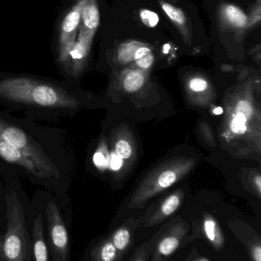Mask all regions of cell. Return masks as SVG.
<instances>
[{
    "instance_id": "1",
    "label": "cell",
    "mask_w": 261,
    "mask_h": 261,
    "mask_svg": "<svg viewBox=\"0 0 261 261\" xmlns=\"http://www.w3.org/2000/svg\"><path fill=\"white\" fill-rule=\"evenodd\" d=\"M72 84L29 73L0 72V105L42 119L72 117L84 107Z\"/></svg>"
},
{
    "instance_id": "2",
    "label": "cell",
    "mask_w": 261,
    "mask_h": 261,
    "mask_svg": "<svg viewBox=\"0 0 261 261\" xmlns=\"http://www.w3.org/2000/svg\"><path fill=\"white\" fill-rule=\"evenodd\" d=\"M0 111V138L30 158L52 181L55 190L68 182V173L57 162L56 149L47 132Z\"/></svg>"
},
{
    "instance_id": "3",
    "label": "cell",
    "mask_w": 261,
    "mask_h": 261,
    "mask_svg": "<svg viewBox=\"0 0 261 261\" xmlns=\"http://www.w3.org/2000/svg\"><path fill=\"white\" fill-rule=\"evenodd\" d=\"M89 0H64L53 29L52 50L59 73L68 83L70 53L75 46L83 9Z\"/></svg>"
},
{
    "instance_id": "4",
    "label": "cell",
    "mask_w": 261,
    "mask_h": 261,
    "mask_svg": "<svg viewBox=\"0 0 261 261\" xmlns=\"http://www.w3.org/2000/svg\"><path fill=\"white\" fill-rule=\"evenodd\" d=\"M7 229L0 236V261H29L31 242L22 205L16 193L6 194Z\"/></svg>"
},
{
    "instance_id": "5",
    "label": "cell",
    "mask_w": 261,
    "mask_h": 261,
    "mask_svg": "<svg viewBox=\"0 0 261 261\" xmlns=\"http://www.w3.org/2000/svg\"><path fill=\"white\" fill-rule=\"evenodd\" d=\"M196 162L193 158H175L156 167L140 182L129 203V208H142L149 199L183 178Z\"/></svg>"
},
{
    "instance_id": "6",
    "label": "cell",
    "mask_w": 261,
    "mask_h": 261,
    "mask_svg": "<svg viewBox=\"0 0 261 261\" xmlns=\"http://www.w3.org/2000/svg\"><path fill=\"white\" fill-rule=\"evenodd\" d=\"M49 245L54 261H68L70 256L69 236L65 224L56 204L48 203L46 207Z\"/></svg>"
},
{
    "instance_id": "7",
    "label": "cell",
    "mask_w": 261,
    "mask_h": 261,
    "mask_svg": "<svg viewBox=\"0 0 261 261\" xmlns=\"http://www.w3.org/2000/svg\"><path fill=\"white\" fill-rule=\"evenodd\" d=\"M188 231V225L184 222L172 226L156 243L153 261H165L173 255L186 237Z\"/></svg>"
},
{
    "instance_id": "8",
    "label": "cell",
    "mask_w": 261,
    "mask_h": 261,
    "mask_svg": "<svg viewBox=\"0 0 261 261\" xmlns=\"http://www.w3.org/2000/svg\"><path fill=\"white\" fill-rule=\"evenodd\" d=\"M196 237L204 239L216 251H220L225 246V239L219 222L212 216L205 215L200 225L195 228Z\"/></svg>"
},
{
    "instance_id": "9",
    "label": "cell",
    "mask_w": 261,
    "mask_h": 261,
    "mask_svg": "<svg viewBox=\"0 0 261 261\" xmlns=\"http://www.w3.org/2000/svg\"><path fill=\"white\" fill-rule=\"evenodd\" d=\"M236 237L246 246L252 261H261V239L257 231L246 225H230Z\"/></svg>"
},
{
    "instance_id": "10",
    "label": "cell",
    "mask_w": 261,
    "mask_h": 261,
    "mask_svg": "<svg viewBox=\"0 0 261 261\" xmlns=\"http://www.w3.org/2000/svg\"><path fill=\"white\" fill-rule=\"evenodd\" d=\"M220 18L225 27L231 29H245L248 27V20L246 14L238 6L225 4L220 9Z\"/></svg>"
},
{
    "instance_id": "11",
    "label": "cell",
    "mask_w": 261,
    "mask_h": 261,
    "mask_svg": "<svg viewBox=\"0 0 261 261\" xmlns=\"http://www.w3.org/2000/svg\"><path fill=\"white\" fill-rule=\"evenodd\" d=\"M182 202V193H176L169 196L148 219L147 225L154 226L176 213Z\"/></svg>"
},
{
    "instance_id": "12",
    "label": "cell",
    "mask_w": 261,
    "mask_h": 261,
    "mask_svg": "<svg viewBox=\"0 0 261 261\" xmlns=\"http://www.w3.org/2000/svg\"><path fill=\"white\" fill-rule=\"evenodd\" d=\"M33 255L35 261H49L47 246L44 237L42 218L39 214L33 222Z\"/></svg>"
},
{
    "instance_id": "13",
    "label": "cell",
    "mask_w": 261,
    "mask_h": 261,
    "mask_svg": "<svg viewBox=\"0 0 261 261\" xmlns=\"http://www.w3.org/2000/svg\"><path fill=\"white\" fill-rule=\"evenodd\" d=\"M133 230L134 228H133V226L124 225L115 230L110 238L117 251L118 260L121 259V256L128 249L131 243Z\"/></svg>"
},
{
    "instance_id": "14",
    "label": "cell",
    "mask_w": 261,
    "mask_h": 261,
    "mask_svg": "<svg viewBox=\"0 0 261 261\" xmlns=\"http://www.w3.org/2000/svg\"><path fill=\"white\" fill-rule=\"evenodd\" d=\"M116 248L110 239L100 242L91 252V261H117Z\"/></svg>"
},
{
    "instance_id": "15",
    "label": "cell",
    "mask_w": 261,
    "mask_h": 261,
    "mask_svg": "<svg viewBox=\"0 0 261 261\" xmlns=\"http://www.w3.org/2000/svg\"><path fill=\"white\" fill-rule=\"evenodd\" d=\"M160 5L170 19L180 29L182 35L188 39L189 34H188V26H187L186 18L183 12L178 8L175 7L173 5L165 2L160 1Z\"/></svg>"
},
{
    "instance_id": "16",
    "label": "cell",
    "mask_w": 261,
    "mask_h": 261,
    "mask_svg": "<svg viewBox=\"0 0 261 261\" xmlns=\"http://www.w3.org/2000/svg\"><path fill=\"white\" fill-rule=\"evenodd\" d=\"M145 82V76L139 70L129 71L124 78V88L128 93H135L142 88Z\"/></svg>"
},
{
    "instance_id": "17",
    "label": "cell",
    "mask_w": 261,
    "mask_h": 261,
    "mask_svg": "<svg viewBox=\"0 0 261 261\" xmlns=\"http://www.w3.org/2000/svg\"><path fill=\"white\" fill-rule=\"evenodd\" d=\"M142 45L144 44L136 41H128L121 44L118 48V59L120 62L125 64L133 61L136 50Z\"/></svg>"
},
{
    "instance_id": "18",
    "label": "cell",
    "mask_w": 261,
    "mask_h": 261,
    "mask_svg": "<svg viewBox=\"0 0 261 261\" xmlns=\"http://www.w3.org/2000/svg\"><path fill=\"white\" fill-rule=\"evenodd\" d=\"M134 60L140 68L148 69L154 62V56L151 49L144 44L136 50Z\"/></svg>"
},
{
    "instance_id": "19",
    "label": "cell",
    "mask_w": 261,
    "mask_h": 261,
    "mask_svg": "<svg viewBox=\"0 0 261 261\" xmlns=\"http://www.w3.org/2000/svg\"><path fill=\"white\" fill-rule=\"evenodd\" d=\"M140 19L149 28H153L159 23V15L153 11L143 9L140 12Z\"/></svg>"
},
{
    "instance_id": "20",
    "label": "cell",
    "mask_w": 261,
    "mask_h": 261,
    "mask_svg": "<svg viewBox=\"0 0 261 261\" xmlns=\"http://www.w3.org/2000/svg\"><path fill=\"white\" fill-rule=\"evenodd\" d=\"M115 153L122 159H127L132 154V147L128 141L120 140L115 146Z\"/></svg>"
},
{
    "instance_id": "21",
    "label": "cell",
    "mask_w": 261,
    "mask_h": 261,
    "mask_svg": "<svg viewBox=\"0 0 261 261\" xmlns=\"http://www.w3.org/2000/svg\"><path fill=\"white\" fill-rule=\"evenodd\" d=\"M247 117L242 113H238L231 122V129L236 134H243L246 130Z\"/></svg>"
},
{
    "instance_id": "22",
    "label": "cell",
    "mask_w": 261,
    "mask_h": 261,
    "mask_svg": "<svg viewBox=\"0 0 261 261\" xmlns=\"http://www.w3.org/2000/svg\"><path fill=\"white\" fill-rule=\"evenodd\" d=\"M152 242H148L145 245L138 248L135 253L133 257L130 259V261H147L150 252H151Z\"/></svg>"
},
{
    "instance_id": "23",
    "label": "cell",
    "mask_w": 261,
    "mask_h": 261,
    "mask_svg": "<svg viewBox=\"0 0 261 261\" xmlns=\"http://www.w3.org/2000/svg\"><path fill=\"white\" fill-rule=\"evenodd\" d=\"M93 164L99 169H104L107 167V161H108V156L106 155L105 152L98 149V151L95 152L93 158Z\"/></svg>"
},
{
    "instance_id": "24",
    "label": "cell",
    "mask_w": 261,
    "mask_h": 261,
    "mask_svg": "<svg viewBox=\"0 0 261 261\" xmlns=\"http://www.w3.org/2000/svg\"><path fill=\"white\" fill-rule=\"evenodd\" d=\"M201 130H202L201 132H202V135L204 139H205V142L211 147H216V140H215L214 135H213L211 127L208 124L203 122L201 125Z\"/></svg>"
},
{
    "instance_id": "25",
    "label": "cell",
    "mask_w": 261,
    "mask_h": 261,
    "mask_svg": "<svg viewBox=\"0 0 261 261\" xmlns=\"http://www.w3.org/2000/svg\"><path fill=\"white\" fill-rule=\"evenodd\" d=\"M189 87L193 91L202 92L206 90L208 84L205 80L202 79V78H194L190 82Z\"/></svg>"
},
{
    "instance_id": "26",
    "label": "cell",
    "mask_w": 261,
    "mask_h": 261,
    "mask_svg": "<svg viewBox=\"0 0 261 261\" xmlns=\"http://www.w3.org/2000/svg\"><path fill=\"white\" fill-rule=\"evenodd\" d=\"M122 158H120L116 153H112L110 160V165L112 170H119L122 166Z\"/></svg>"
},
{
    "instance_id": "27",
    "label": "cell",
    "mask_w": 261,
    "mask_h": 261,
    "mask_svg": "<svg viewBox=\"0 0 261 261\" xmlns=\"http://www.w3.org/2000/svg\"><path fill=\"white\" fill-rule=\"evenodd\" d=\"M237 110L238 113H243L247 117V115L249 116L250 113H251V107H250L249 103L248 102L241 101L238 105Z\"/></svg>"
},
{
    "instance_id": "28",
    "label": "cell",
    "mask_w": 261,
    "mask_h": 261,
    "mask_svg": "<svg viewBox=\"0 0 261 261\" xmlns=\"http://www.w3.org/2000/svg\"><path fill=\"white\" fill-rule=\"evenodd\" d=\"M255 184L257 185V190H258V193H260V187H261V179L260 176H257V177H256L255 179Z\"/></svg>"
},
{
    "instance_id": "29",
    "label": "cell",
    "mask_w": 261,
    "mask_h": 261,
    "mask_svg": "<svg viewBox=\"0 0 261 261\" xmlns=\"http://www.w3.org/2000/svg\"><path fill=\"white\" fill-rule=\"evenodd\" d=\"M214 113L216 115H221L222 113H223V110H222L221 107H219V108L215 109L214 110Z\"/></svg>"
},
{
    "instance_id": "30",
    "label": "cell",
    "mask_w": 261,
    "mask_h": 261,
    "mask_svg": "<svg viewBox=\"0 0 261 261\" xmlns=\"http://www.w3.org/2000/svg\"><path fill=\"white\" fill-rule=\"evenodd\" d=\"M190 261H210L208 259L205 258V257H197L196 259H193Z\"/></svg>"
},
{
    "instance_id": "31",
    "label": "cell",
    "mask_w": 261,
    "mask_h": 261,
    "mask_svg": "<svg viewBox=\"0 0 261 261\" xmlns=\"http://www.w3.org/2000/svg\"><path fill=\"white\" fill-rule=\"evenodd\" d=\"M164 48H165L164 52H165V53H168V49L170 48V46L169 45V44H165V45L164 46Z\"/></svg>"
}]
</instances>
